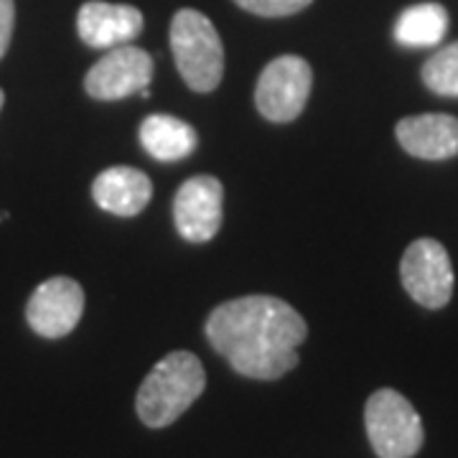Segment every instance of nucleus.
I'll use <instances>...</instances> for the list:
<instances>
[{"mask_svg": "<svg viewBox=\"0 0 458 458\" xmlns=\"http://www.w3.org/2000/svg\"><path fill=\"white\" fill-rule=\"evenodd\" d=\"M309 327L291 303L276 295H245L216 306L207 318V339L237 375L280 379L298 367V346Z\"/></svg>", "mask_w": 458, "mask_h": 458, "instance_id": "obj_1", "label": "nucleus"}, {"mask_svg": "<svg viewBox=\"0 0 458 458\" xmlns=\"http://www.w3.org/2000/svg\"><path fill=\"white\" fill-rule=\"evenodd\" d=\"M207 387L204 364L191 352H171L143 379L135 410L148 428H165L176 423L197 403Z\"/></svg>", "mask_w": 458, "mask_h": 458, "instance_id": "obj_2", "label": "nucleus"}, {"mask_svg": "<svg viewBox=\"0 0 458 458\" xmlns=\"http://www.w3.org/2000/svg\"><path fill=\"white\" fill-rule=\"evenodd\" d=\"M171 51L183 82L194 92H212L225 74V47L214 23L194 8L171 21Z\"/></svg>", "mask_w": 458, "mask_h": 458, "instance_id": "obj_3", "label": "nucleus"}, {"mask_svg": "<svg viewBox=\"0 0 458 458\" xmlns=\"http://www.w3.org/2000/svg\"><path fill=\"white\" fill-rule=\"evenodd\" d=\"M367 438L379 458H412L423 448V420L397 390H377L364 408Z\"/></svg>", "mask_w": 458, "mask_h": 458, "instance_id": "obj_4", "label": "nucleus"}, {"mask_svg": "<svg viewBox=\"0 0 458 458\" xmlns=\"http://www.w3.org/2000/svg\"><path fill=\"white\" fill-rule=\"evenodd\" d=\"M313 72L301 56H278L262 69L255 105L270 123H291L303 113L311 95Z\"/></svg>", "mask_w": 458, "mask_h": 458, "instance_id": "obj_5", "label": "nucleus"}, {"mask_svg": "<svg viewBox=\"0 0 458 458\" xmlns=\"http://www.w3.org/2000/svg\"><path fill=\"white\" fill-rule=\"evenodd\" d=\"M400 278L410 298L426 309H443L454 295V265L436 240H415L405 250Z\"/></svg>", "mask_w": 458, "mask_h": 458, "instance_id": "obj_6", "label": "nucleus"}, {"mask_svg": "<svg viewBox=\"0 0 458 458\" xmlns=\"http://www.w3.org/2000/svg\"><path fill=\"white\" fill-rule=\"evenodd\" d=\"M153 80V59L138 47H114L84 77L87 95L102 102L125 99L146 89Z\"/></svg>", "mask_w": 458, "mask_h": 458, "instance_id": "obj_7", "label": "nucleus"}, {"mask_svg": "<svg viewBox=\"0 0 458 458\" xmlns=\"http://www.w3.org/2000/svg\"><path fill=\"white\" fill-rule=\"evenodd\" d=\"M84 311V291L77 280L56 276L44 280L26 306L29 327L44 339H62L74 331Z\"/></svg>", "mask_w": 458, "mask_h": 458, "instance_id": "obj_8", "label": "nucleus"}, {"mask_svg": "<svg viewBox=\"0 0 458 458\" xmlns=\"http://www.w3.org/2000/svg\"><path fill=\"white\" fill-rule=\"evenodd\" d=\"M225 186L214 176L183 181L174 199V222L183 240L201 245L209 242L222 227Z\"/></svg>", "mask_w": 458, "mask_h": 458, "instance_id": "obj_9", "label": "nucleus"}, {"mask_svg": "<svg viewBox=\"0 0 458 458\" xmlns=\"http://www.w3.org/2000/svg\"><path fill=\"white\" fill-rule=\"evenodd\" d=\"M77 31L92 49H114L131 44L143 31V13L125 3L89 0L80 8Z\"/></svg>", "mask_w": 458, "mask_h": 458, "instance_id": "obj_10", "label": "nucleus"}, {"mask_svg": "<svg viewBox=\"0 0 458 458\" xmlns=\"http://www.w3.org/2000/svg\"><path fill=\"white\" fill-rule=\"evenodd\" d=\"M394 135L410 156L423 161L458 156V120L454 114H412L397 123Z\"/></svg>", "mask_w": 458, "mask_h": 458, "instance_id": "obj_11", "label": "nucleus"}, {"mask_svg": "<svg viewBox=\"0 0 458 458\" xmlns=\"http://www.w3.org/2000/svg\"><path fill=\"white\" fill-rule=\"evenodd\" d=\"M153 197V183L143 171L131 165H110L92 183V199L99 209L117 216H135Z\"/></svg>", "mask_w": 458, "mask_h": 458, "instance_id": "obj_12", "label": "nucleus"}, {"mask_svg": "<svg viewBox=\"0 0 458 458\" xmlns=\"http://www.w3.org/2000/svg\"><path fill=\"white\" fill-rule=\"evenodd\" d=\"M140 143L156 161H183L197 148V131L174 114H150L140 123Z\"/></svg>", "mask_w": 458, "mask_h": 458, "instance_id": "obj_13", "label": "nucleus"}, {"mask_svg": "<svg viewBox=\"0 0 458 458\" xmlns=\"http://www.w3.org/2000/svg\"><path fill=\"white\" fill-rule=\"evenodd\" d=\"M448 31V13L441 3H418L405 8L394 23L397 44L410 49H423L441 44Z\"/></svg>", "mask_w": 458, "mask_h": 458, "instance_id": "obj_14", "label": "nucleus"}, {"mask_svg": "<svg viewBox=\"0 0 458 458\" xmlns=\"http://www.w3.org/2000/svg\"><path fill=\"white\" fill-rule=\"evenodd\" d=\"M423 82L443 98H458V41L436 51L423 64Z\"/></svg>", "mask_w": 458, "mask_h": 458, "instance_id": "obj_15", "label": "nucleus"}, {"mask_svg": "<svg viewBox=\"0 0 458 458\" xmlns=\"http://www.w3.org/2000/svg\"><path fill=\"white\" fill-rule=\"evenodd\" d=\"M242 11L262 18H283L301 13L313 0H234Z\"/></svg>", "mask_w": 458, "mask_h": 458, "instance_id": "obj_16", "label": "nucleus"}, {"mask_svg": "<svg viewBox=\"0 0 458 458\" xmlns=\"http://www.w3.org/2000/svg\"><path fill=\"white\" fill-rule=\"evenodd\" d=\"M13 23H16V3L13 0H0V59L11 47L13 38Z\"/></svg>", "mask_w": 458, "mask_h": 458, "instance_id": "obj_17", "label": "nucleus"}, {"mask_svg": "<svg viewBox=\"0 0 458 458\" xmlns=\"http://www.w3.org/2000/svg\"><path fill=\"white\" fill-rule=\"evenodd\" d=\"M3 102H5V95H3V89H0V110H3Z\"/></svg>", "mask_w": 458, "mask_h": 458, "instance_id": "obj_18", "label": "nucleus"}]
</instances>
